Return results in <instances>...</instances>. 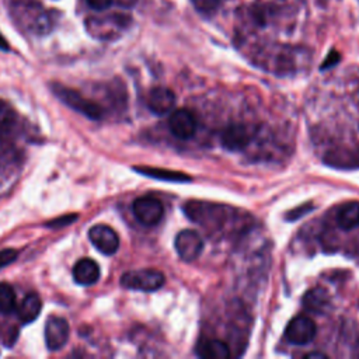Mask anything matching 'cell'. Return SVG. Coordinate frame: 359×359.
Returning a JSON list of instances; mask_svg holds the SVG:
<instances>
[{"instance_id": "cell-21", "label": "cell", "mask_w": 359, "mask_h": 359, "mask_svg": "<svg viewBox=\"0 0 359 359\" xmlns=\"http://www.w3.org/2000/svg\"><path fill=\"white\" fill-rule=\"evenodd\" d=\"M17 259V251L13 248L0 250V269L13 264Z\"/></svg>"}, {"instance_id": "cell-22", "label": "cell", "mask_w": 359, "mask_h": 359, "mask_svg": "<svg viewBox=\"0 0 359 359\" xmlns=\"http://www.w3.org/2000/svg\"><path fill=\"white\" fill-rule=\"evenodd\" d=\"M77 219V215H65L62 217H57V219H53L50 222L46 223L48 227H62V226H67L70 224L72 222H74Z\"/></svg>"}, {"instance_id": "cell-17", "label": "cell", "mask_w": 359, "mask_h": 359, "mask_svg": "<svg viewBox=\"0 0 359 359\" xmlns=\"http://www.w3.org/2000/svg\"><path fill=\"white\" fill-rule=\"evenodd\" d=\"M17 125V114L3 100H0V142L10 137Z\"/></svg>"}, {"instance_id": "cell-4", "label": "cell", "mask_w": 359, "mask_h": 359, "mask_svg": "<svg viewBox=\"0 0 359 359\" xmlns=\"http://www.w3.org/2000/svg\"><path fill=\"white\" fill-rule=\"evenodd\" d=\"M132 210L137 222H140L144 226H154L157 224L164 215V208L163 203L150 195L140 196L135 199L132 205Z\"/></svg>"}, {"instance_id": "cell-25", "label": "cell", "mask_w": 359, "mask_h": 359, "mask_svg": "<svg viewBox=\"0 0 359 359\" xmlns=\"http://www.w3.org/2000/svg\"><path fill=\"white\" fill-rule=\"evenodd\" d=\"M304 358H307V359H311V358H327V355L325 353H321V352H309V353H306L304 355Z\"/></svg>"}, {"instance_id": "cell-9", "label": "cell", "mask_w": 359, "mask_h": 359, "mask_svg": "<svg viewBox=\"0 0 359 359\" xmlns=\"http://www.w3.org/2000/svg\"><path fill=\"white\" fill-rule=\"evenodd\" d=\"M168 128L175 137L187 140L191 139L196 132V119L189 109L180 108L171 112L168 119Z\"/></svg>"}, {"instance_id": "cell-7", "label": "cell", "mask_w": 359, "mask_h": 359, "mask_svg": "<svg viewBox=\"0 0 359 359\" xmlns=\"http://www.w3.org/2000/svg\"><path fill=\"white\" fill-rule=\"evenodd\" d=\"M88 238L93 245L105 255H112L119 248V237L114 229L107 224H95L88 230Z\"/></svg>"}, {"instance_id": "cell-14", "label": "cell", "mask_w": 359, "mask_h": 359, "mask_svg": "<svg viewBox=\"0 0 359 359\" xmlns=\"http://www.w3.org/2000/svg\"><path fill=\"white\" fill-rule=\"evenodd\" d=\"M135 171L156 178L161 181H172V182H189L191 177L181 171H172L167 168H156V167H133Z\"/></svg>"}, {"instance_id": "cell-12", "label": "cell", "mask_w": 359, "mask_h": 359, "mask_svg": "<svg viewBox=\"0 0 359 359\" xmlns=\"http://www.w3.org/2000/svg\"><path fill=\"white\" fill-rule=\"evenodd\" d=\"M100 266L91 258H81L73 266V278L79 285L90 286L100 279Z\"/></svg>"}, {"instance_id": "cell-19", "label": "cell", "mask_w": 359, "mask_h": 359, "mask_svg": "<svg viewBox=\"0 0 359 359\" xmlns=\"http://www.w3.org/2000/svg\"><path fill=\"white\" fill-rule=\"evenodd\" d=\"M17 300L13 287L8 283H0V313L10 314L15 310Z\"/></svg>"}, {"instance_id": "cell-15", "label": "cell", "mask_w": 359, "mask_h": 359, "mask_svg": "<svg viewBox=\"0 0 359 359\" xmlns=\"http://www.w3.org/2000/svg\"><path fill=\"white\" fill-rule=\"evenodd\" d=\"M198 353L201 358L226 359L230 356V348L220 339H209L198 346Z\"/></svg>"}, {"instance_id": "cell-16", "label": "cell", "mask_w": 359, "mask_h": 359, "mask_svg": "<svg viewBox=\"0 0 359 359\" xmlns=\"http://www.w3.org/2000/svg\"><path fill=\"white\" fill-rule=\"evenodd\" d=\"M337 223L342 230H352L359 226V202L345 203L337 213Z\"/></svg>"}, {"instance_id": "cell-23", "label": "cell", "mask_w": 359, "mask_h": 359, "mask_svg": "<svg viewBox=\"0 0 359 359\" xmlns=\"http://www.w3.org/2000/svg\"><path fill=\"white\" fill-rule=\"evenodd\" d=\"M86 1L94 10H105L112 4V0H86Z\"/></svg>"}, {"instance_id": "cell-1", "label": "cell", "mask_w": 359, "mask_h": 359, "mask_svg": "<svg viewBox=\"0 0 359 359\" xmlns=\"http://www.w3.org/2000/svg\"><path fill=\"white\" fill-rule=\"evenodd\" d=\"M10 17L24 32L46 35L53 29L55 18L38 0H7Z\"/></svg>"}, {"instance_id": "cell-26", "label": "cell", "mask_w": 359, "mask_h": 359, "mask_svg": "<svg viewBox=\"0 0 359 359\" xmlns=\"http://www.w3.org/2000/svg\"><path fill=\"white\" fill-rule=\"evenodd\" d=\"M0 49H1V50H6V52L10 49V46H8L7 41L4 39V36H3L1 34H0Z\"/></svg>"}, {"instance_id": "cell-13", "label": "cell", "mask_w": 359, "mask_h": 359, "mask_svg": "<svg viewBox=\"0 0 359 359\" xmlns=\"http://www.w3.org/2000/svg\"><path fill=\"white\" fill-rule=\"evenodd\" d=\"M41 309H42L41 297L36 293H28L17 307V314L20 321L24 324L32 323L34 320L38 318Z\"/></svg>"}, {"instance_id": "cell-2", "label": "cell", "mask_w": 359, "mask_h": 359, "mask_svg": "<svg viewBox=\"0 0 359 359\" xmlns=\"http://www.w3.org/2000/svg\"><path fill=\"white\" fill-rule=\"evenodd\" d=\"M53 94L65 104L67 105L69 108L74 109L76 112L87 116L88 119H93V121H100L104 115V109L101 105H98L97 102L86 98L81 93L70 88V87H66L63 84H59V83H53L50 86Z\"/></svg>"}, {"instance_id": "cell-18", "label": "cell", "mask_w": 359, "mask_h": 359, "mask_svg": "<svg viewBox=\"0 0 359 359\" xmlns=\"http://www.w3.org/2000/svg\"><path fill=\"white\" fill-rule=\"evenodd\" d=\"M303 304L306 309L320 313L330 304V297L324 289H310L303 297Z\"/></svg>"}, {"instance_id": "cell-6", "label": "cell", "mask_w": 359, "mask_h": 359, "mask_svg": "<svg viewBox=\"0 0 359 359\" xmlns=\"http://www.w3.org/2000/svg\"><path fill=\"white\" fill-rule=\"evenodd\" d=\"M316 334H317L316 323L306 316H297L292 318L285 332L286 339L294 345H306L311 342Z\"/></svg>"}, {"instance_id": "cell-3", "label": "cell", "mask_w": 359, "mask_h": 359, "mask_svg": "<svg viewBox=\"0 0 359 359\" xmlns=\"http://www.w3.org/2000/svg\"><path fill=\"white\" fill-rule=\"evenodd\" d=\"M164 282H165L164 273L151 268L129 271L121 276V285L123 287L142 290V292L157 290L164 285Z\"/></svg>"}, {"instance_id": "cell-20", "label": "cell", "mask_w": 359, "mask_h": 359, "mask_svg": "<svg viewBox=\"0 0 359 359\" xmlns=\"http://www.w3.org/2000/svg\"><path fill=\"white\" fill-rule=\"evenodd\" d=\"M192 4L198 11L209 14L217 8L219 0H192Z\"/></svg>"}, {"instance_id": "cell-24", "label": "cell", "mask_w": 359, "mask_h": 359, "mask_svg": "<svg viewBox=\"0 0 359 359\" xmlns=\"http://www.w3.org/2000/svg\"><path fill=\"white\" fill-rule=\"evenodd\" d=\"M338 60H339V55H338L337 52H334V50H332V52L327 56V59L324 60V63H323L321 69H327V67H330V66L335 65Z\"/></svg>"}, {"instance_id": "cell-8", "label": "cell", "mask_w": 359, "mask_h": 359, "mask_svg": "<svg viewBox=\"0 0 359 359\" xmlns=\"http://www.w3.org/2000/svg\"><path fill=\"white\" fill-rule=\"evenodd\" d=\"M69 324L63 317L50 316L45 324V342L49 351L62 349L69 339Z\"/></svg>"}, {"instance_id": "cell-5", "label": "cell", "mask_w": 359, "mask_h": 359, "mask_svg": "<svg viewBox=\"0 0 359 359\" xmlns=\"http://www.w3.org/2000/svg\"><path fill=\"white\" fill-rule=\"evenodd\" d=\"M174 247L181 259L192 262L201 255L203 250V240L195 230L185 229L177 234L174 240Z\"/></svg>"}, {"instance_id": "cell-11", "label": "cell", "mask_w": 359, "mask_h": 359, "mask_svg": "<svg viewBox=\"0 0 359 359\" xmlns=\"http://www.w3.org/2000/svg\"><path fill=\"white\" fill-rule=\"evenodd\" d=\"M175 105V94L167 87H154L147 97V107L156 115H165Z\"/></svg>"}, {"instance_id": "cell-10", "label": "cell", "mask_w": 359, "mask_h": 359, "mask_svg": "<svg viewBox=\"0 0 359 359\" xmlns=\"http://www.w3.org/2000/svg\"><path fill=\"white\" fill-rule=\"evenodd\" d=\"M251 139L248 128L243 123H230L226 126L220 135V142L224 149L230 151H237L244 149Z\"/></svg>"}]
</instances>
